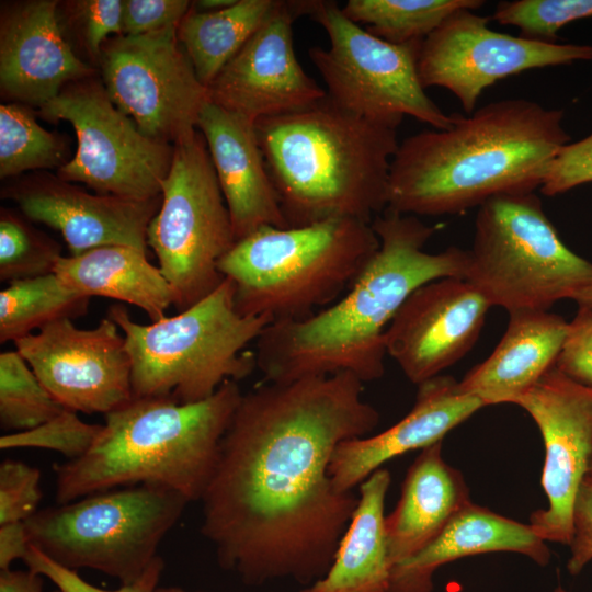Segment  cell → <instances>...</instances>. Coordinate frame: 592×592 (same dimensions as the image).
<instances>
[{
    "instance_id": "cell-4",
    "label": "cell",
    "mask_w": 592,
    "mask_h": 592,
    "mask_svg": "<svg viewBox=\"0 0 592 592\" xmlns=\"http://www.w3.org/2000/svg\"><path fill=\"white\" fill-rule=\"evenodd\" d=\"M287 227L349 218L372 224L387 208L397 128L355 116L327 96L255 122Z\"/></svg>"
},
{
    "instance_id": "cell-13",
    "label": "cell",
    "mask_w": 592,
    "mask_h": 592,
    "mask_svg": "<svg viewBox=\"0 0 592 592\" xmlns=\"http://www.w3.org/2000/svg\"><path fill=\"white\" fill-rule=\"evenodd\" d=\"M178 27L115 36L99 55L103 87L113 104L146 136L170 145L196 128L209 100Z\"/></svg>"
},
{
    "instance_id": "cell-30",
    "label": "cell",
    "mask_w": 592,
    "mask_h": 592,
    "mask_svg": "<svg viewBox=\"0 0 592 592\" xmlns=\"http://www.w3.org/2000/svg\"><path fill=\"white\" fill-rule=\"evenodd\" d=\"M481 0H349L341 7L356 24H366L373 35L392 43L423 41L451 14L477 10Z\"/></svg>"
},
{
    "instance_id": "cell-2",
    "label": "cell",
    "mask_w": 592,
    "mask_h": 592,
    "mask_svg": "<svg viewBox=\"0 0 592 592\" xmlns=\"http://www.w3.org/2000/svg\"><path fill=\"white\" fill-rule=\"evenodd\" d=\"M372 227L379 248L344 296L300 320L270 323L255 341L257 367L265 382L349 372L363 383L385 374V334L407 298L421 285L464 278L467 250L429 253L436 228L417 216L386 208Z\"/></svg>"
},
{
    "instance_id": "cell-19",
    "label": "cell",
    "mask_w": 592,
    "mask_h": 592,
    "mask_svg": "<svg viewBox=\"0 0 592 592\" xmlns=\"http://www.w3.org/2000/svg\"><path fill=\"white\" fill-rule=\"evenodd\" d=\"M5 196L29 220L59 231L70 255L103 246L147 251V229L161 204V195L138 201L91 194L60 178L21 183L7 190Z\"/></svg>"
},
{
    "instance_id": "cell-24",
    "label": "cell",
    "mask_w": 592,
    "mask_h": 592,
    "mask_svg": "<svg viewBox=\"0 0 592 592\" xmlns=\"http://www.w3.org/2000/svg\"><path fill=\"white\" fill-rule=\"evenodd\" d=\"M513 551L548 563L550 551L533 528L483 506L468 503L423 549L391 568L388 592H431L437 568L463 557Z\"/></svg>"
},
{
    "instance_id": "cell-36",
    "label": "cell",
    "mask_w": 592,
    "mask_h": 592,
    "mask_svg": "<svg viewBox=\"0 0 592 592\" xmlns=\"http://www.w3.org/2000/svg\"><path fill=\"white\" fill-rule=\"evenodd\" d=\"M41 471L23 462L0 464V525L26 522L42 500Z\"/></svg>"
},
{
    "instance_id": "cell-23",
    "label": "cell",
    "mask_w": 592,
    "mask_h": 592,
    "mask_svg": "<svg viewBox=\"0 0 592 592\" xmlns=\"http://www.w3.org/2000/svg\"><path fill=\"white\" fill-rule=\"evenodd\" d=\"M569 322L544 310L509 314L504 334L493 352L458 382V389L485 406L514 403L556 365Z\"/></svg>"
},
{
    "instance_id": "cell-3",
    "label": "cell",
    "mask_w": 592,
    "mask_h": 592,
    "mask_svg": "<svg viewBox=\"0 0 592 592\" xmlns=\"http://www.w3.org/2000/svg\"><path fill=\"white\" fill-rule=\"evenodd\" d=\"M446 129L399 144L387 208L412 216L457 215L491 197L534 192L558 150L570 143L563 111L526 99L486 104Z\"/></svg>"
},
{
    "instance_id": "cell-5",
    "label": "cell",
    "mask_w": 592,
    "mask_h": 592,
    "mask_svg": "<svg viewBox=\"0 0 592 592\" xmlns=\"http://www.w3.org/2000/svg\"><path fill=\"white\" fill-rule=\"evenodd\" d=\"M241 397L238 382L226 380L213 396L193 403L133 398L105 414L88 453L54 466L57 504L141 483L201 501Z\"/></svg>"
},
{
    "instance_id": "cell-41",
    "label": "cell",
    "mask_w": 592,
    "mask_h": 592,
    "mask_svg": "<svg viewBox=\"0 0 592 592\" xmlns=\"http://www.w3.org/2000/svg\"><path fill=\"white\" fill-rule=\"evenodd\" d=\"M76 4L83 23L88 50L99 56L109 35H123V1L87 0Z\"/></svg>"
},
{
    "instance_id": "cell-21",
    "label": "cell",
    "mask_w": 592,
    "mask_h": 592,
    "mask_svg": "<svg viewBox=\"0 0 592 592\" xmlns=\"http://www.w3.org/2000/svg\"><path fill=\"white\" fill-rule=\"evenodd\" d=\"M92 72L61 34L57 1L23 3L2 20L0 83L11 98L41 107L66 83L87 79Z\"/></svg>"
},
{
    "instance_id": "cell-9",
    "label": "cell",
    "mask_w": 592,
    "mask_h": 592,
    "mask_svg": "<svg viewBox=\"0 0 592 592\" xmlns=\"http://www.w3.org/2000/svg\"><path fill=\"white\" fill-rule=\"evenodd\" d=\"M189 502L170 488L141 483L38 510L24 523L30 544L58 565L129 584L158 556Z\"/></svg>"
},
{
    "instance_id": "cell-45",
    "label": "cell",
    "mask_w": 592,
    "mask_h": 592,
    "mask_svg": "<svg viewBox=\"0 0 592 592\" xmlns=\"http://www.w3.org/2000/svg\"><path fill=\"white\" fill-rule=\"evenodd\" d=\"M237 0H200L196 2V7L202 11H218L235 4Z\"/></svg>"
},
{
    "instance_id": "cell-8",
    "label": "cell",
    "mask_w": 592,
    "mask_h": 592,
    "mask_svg": "<svg viewBox=\"0 0 592 592\" xmlns=\"http://www.w3.org/2000/svg\"><path fill=\"white\" fill-rule=\"evenodd\" d=\"M464 280L490 307L547 311L592 280V263L563 243L534 192L503 194L478 207Z\"/></svg>"
},
{
    "instance_id": "cell-16",
    "label": "cell",
    "mask_w": 592,
    "mask_h": 592,
    "mask_svg": "<svg viewBox=\"0 0 592 592\" xmlns=\"http://www.w3.org/2000/svg\"><path fill=\"white\" fill-rule=\"evenodd\" d=\"M514 403L532 417L545 444L548 506L531 514L530 526L545 542L569 545L576 497L592 460V387L555 365Z\"/></svg>"
},
{
    "instance_id": "cell-7",
    "label": "cell",
    "mask_w": 592,
    "mask_h": 592,
    "mask_svg": "<svg viewBox=\"0 0 592 592\" xmlns=\"http://www.w3.org/2000/svg\"><path fill=\"white\" fill-rule=\"evenodd\" d=\"M106 316L125 337L134 398L177 403L205 400L226 380L249 376L257 362L244 349L271 323L238 312L234 284L226 277L195 305L149 325L134 321L119 304L110 306Z\"/></svg>"
},
{
    "instance_id": "cell-1",
    "label": "cell",
    "mask_w": 592,
    "mask_h": 592,
    "mask_svg": "<svg viewBox=\"0 0 592 592\" xmlns=\"http://www.w3.org/2000/svg\"><path fill=\"white\" fill-rule=\"evenodd\" d=\"M363 384L340 372L242 394L201 499V533L221 569L253 587H308L327 573L358 501L333 488L332 454L379 422Z\"/></svg>"
},
{
    "instance_id": "cell-38",
    "label": "cell",
    "mask_w": 592,
    "mask_h": 592,
    "mask_svg": "<svg viewBox=\"0 0 592 592\" xmlns=\"http://www.w3.org/2000/svg\"><path fill=\"white\" fill-rule=\"evenodd\" d=\"M592 182V133L562 146L548 163L539 190L555 196Z\"/></svg>"
},
{
    "instance_id": "cell-46",
    "label": "cell",
    "mask_w": 592,
    "mask_h": 592,
    "mask_svg": "<svg viewBox=\"0 0 592 592\" xmlns=\"http://www.w3.org/2000/svg\"><path fill=\"white\" fill-rule=\"evenodd\" d=\"M578 306L592 305V280L582 287L572 298Z\"/></svg>"
},
{
    "instance_id": "cell-18",
    "label": "cell",
    "mask_w": 592,
    "mask_h": 592,
    "mask_svg": "<svg viewBox=\"0 0 592 592\" xmlns=\"http://www.w3.org/2000/svg\"><path fill=\"white\" fill-rule=\"evenodd\" d=\"M489 308L464 278L428 282L412 292L389 325L387 355L412 384L420 385L470 351Z\"/></svg>"
},
{
    "instance_id": "cell-49",
    "label": "cell",
    "mask_w": 592,
    "mask_h": 592,
    "mask_svg": "<svg viewBox=\"0 0 592 592\" xmlns=\"http://www.w3.org/2000/svg\"><path fill=\"white\" fill-rule=\"evenodd\" d=\"M555 592H568V591H566V590H565L563 588H561V587H558V588L555 590Z\"/></svg>"
},
{
    "instance_id": "cell-15",
    "label": "cell",
    "mask_w": 592,
    "mask_h": 592,
    "mask_svg": "<svg viewBox=\"0 0 592 592\" xmlns=\"http://www.w3.org/2000/svg\"><path fill=\"white\" fill-rule=\"evenodd\" d=\"M14 346L65 409L105 415L134 398L125 337L107 316L91 329L60 319Z\"/></svg>"
},
{
    "instance_id": "cell-29",
    "label": "cell",
    "mask_w": 592,
    "mask_h": 592,
    "mask_svg": "<svg viewBox=\"0 0 592 592\" xmlns=\"http://www.w3.org/2000/svg\"><path fill=\"white\" fill-rule=\"evenodd\" d=\"M90 297L65 287L55 273L8 283L0 292V342H15L45 326L87 314Z\"/></svg>"
},
{
    "instance_id": "cell-35",
    "label": "cell",
    "mask_w": 592,
    "mask_h": 592,
    "mask_svg": "<svg viewBox=\"0 0 592 592\" xmlns=\"http://www.w3.org/2000/svg\"><path fill=\"white\" fill-rule=\"evenodd\" d=\"M103 424L82 421L78 412L64 409L47 422L26 431L7 433L0 437V448H44L58 452L68 460L83 456L96 442Z\"/></svg>"
},
{
    "instance_id": "cell-44",
    "label": "cell",
    "mask_w": 592,
    "mask_h": 592,
    "mask_svg": "<svg viewBox=\"0 0 592 592\" xmlns=\"http://www.w3.org/2000/svg\"><path fill=\"white\" fill-rule=\"evenodd\" d=\"M43 576L27 570H0V592H43Z\"/></svg>"
},
{
    "instance_id": "cell-12",
    "label": "cell",
    "mask_w": 592,
    "mask_h": 592,
    "mask_svg": "<svg viewBox=\"0 0 592 592\" xmlns=\"http://www.w3.org/2000/svg\"><path fill=\"white\" fill-rule=\"evenodd\" d=\"M49 121L69 122L77 135L75 156L58 178L99 194L148 201L161 195L173 145L146 136L109 98L103 83L83 79L39 107Z\"/></svg>"
},
{
    "instance_id": "cell-27",
    "label": "cell",
    "mask_w": 592,
    "mask_h": 592,
    "mask_svg": "<svg viewBox=\"0 0 592 592\" xmlns=\"http://www.w3.org/2000/svg\"><path fill=\"white\" fill-rule=\"evenodd\" d=\"M147 251L128 246H103L61 257L54 273L68 289L87 297H106L137 306L152 322L166 317L174 295Z\"/></svg>"
},
{
    "instance_id": "cell-48",
    "label": "cell",
    "mask_w": 592,
    "mask_h": 592,
    "mask_svg": "<svg viewBox=\"0 0 592 592\" xmlns=\"http://www.w3.org/2000/svg\"><path fill=\"white\" fill-rule=\"evenodd\" d=\"M587 477H589L590 479H592V460H591V463H590V467H589V471H588Z\"/></svg>"
},
{
    "instance_id": "cell-32",
    "label": "cell",
    "mask_w": 592,
    "mask_h": 592,
    "mask_svg": "<svg viewBox=\"0 0 592 592\" xmlns=\"http://www.w3.org/2000/svg\"><path fill=\"white\" fill-rule=\"evenodd\" d=\"M64 409L15 349L0 354V425L7 433L34 429Z\"/></svg>"
},
{
    "instance_id": "cell-20",
    "label": "cell",
    "mask_w": 592,
    "mask_h": 592,
    "mask_svg": "<svg viewBox=\"0 0 592 592\" xmlns=\"http://www.w3.org/2000/svg\"><path fill=\"white\" fill-rule=\"evenodd\" d=\"M486 407L463 394L452 376L437 375L418 385L410 412L387 430L340 443L329 475L338 492H350L386 462L441 442L446 433Z\"/></svg>"
},
{
    "instance_id": "cell-50",
    "label": "cell",
    "mask_w": 592,
    "mask_h": 592,
    "mask_svg": "<svg viewBox=\"0 0 592 592\" xmlns=\"http://www.w3.org/2000/svg\"><path fill=\"white\" fill-rule=\"evenodd\" d=\"M54 592H60V591L57 590V591H54Z\"/></svg>"
},
{
    "instance_id": "cell-6",
    "label": "cell",
    "mask_w": 592,
    "mask_h": 592,
    "mask_svg": "<svg viewBox=\"0 0 592 592\" xmlns=\"http://www.w3.org/2000/svg\"><path fill=\"white\" fill-rule=\"evenodd\" d=\"M379 248L372 224L337 218L262 227L236 241L218 270L242 316L300 320L333 304Z\"/></svg>"
},
{
    "instance_id": "cell-42",
    "label": "cell",
    "mask_w": 592,
    "mask_h": 592,
    "mask_svg": "<svg viewBox=\"0 0 592 592\" xmlns=\"http://www.w3.org/2000/svg\"><path fill=\"white\" fill-rule=\"evenodd\" d=\"M571 555L567 569L578 574L592 560V479L581 482L573 505V533L569 544Z\"/></svg>"
},
{
    "instance_id": "cell-40",
    "label": "cell",
    "mask_w": 592,
    "mask_h": 592,
    "mask_svg": "<svg viewBox=\"0 0 592 592\" xmlns=\"http://www.w3.org/2000/svg\"><path fill=\"white\" fill-rule=\"evenodd\" d=\"M187 0H124L123 35H141L179 25L191 9Z\"/></svg>"
},
{
    "instance_id": "cell-22",
    "label": "cell",
    "mask_w": 592,
    "mask_h": 592,
    "mask_svg": "<svg viewBox=\"0 0 592 592\" xmlns=\"http://www.w3.org/2000/svg\"><path fill=\"white\" fill-rule=\"evenodd\" d=\"M196 128L206 141L236 241L262 227L286 228L255 123L208 100Z\"/></svg>"
},
{
    "instance_id": "cell-34",
    "label": "cell",
    "mask_w": 592,
    "mask_h": 592,
    "mask_svg": "<svg viewBox=\"0 0 592 592\" xmlns=\"http://www.w3.org/2000/svg\"><path fill=\"white\" fill-rule=\"evenodd\" d=\"M592 16V0H515L500 2L491 20L521 30V36L556 42L566 24Z\"/></svg>"
},
{
    "instance_id": "cell-31",
    "label": "cell",
    "mask_w": 592,
    "mask_h": 592,
    "mask_svg": "<svg viewBox=\"0 0 592 592\" xmlns=\"http://www.w3.org/2000/svg\"><path fill=\"white\" fill-rule=\"evenodd\" d=\"M66 145L44 129L32 113L15 103L0 105V177L62 167Z\"/></svg>"
},
{
    "instance_id": "cell-28",
    "label": "cell",
    "mask_w": 592,
    "mask_h": 592,
    "mask_svg": "<svg viewBox=\"0 0 592 592\" xmlns=\"http://www.w3.org/2000/svg\"><path fill=\"white\" fill-rule=\"evenodd\" d=\"M277 1L237 0L218 11H197L191 5L179 24L178 36L203 86H210L272 13Z\"/></svg>"
},
{
    "instance_id": "cell-10",
    "label": "cell",
    "mask_w": 592,
    "mask_h": 592,
    "mask_svg": "<svg viewBox=\"0 0 592 592\" xmlns=\"http://www.w3.org/2000/svg\"><path fill=\"white\" fill-rule=\"evenodd\" d=\"M236 237L206 141L195 128L173 144L161 204L149 223L147 246L172 288L178 312L212 294Z\"/></svg>"
},
{
    "instance_id": "cell-26",
    "label": "cell",
    "mask_w": 592,
    "mask_h": 592,
    "mask_svg": "<svg viewBox=\"0 0 592 592\" xmlns=\"http://www.w3.org/2000/svg\"><path fill=\"white\" fill-rule=\"evenodd\" d=\"M390 474L379 468L358 486L351 521L327 573L300 592H388L391 574L385 528Z\"/></svg>"
},
{
    "instance_id": "cell-47",
    "label": "cell",
    "mask_w": 592,
    "mask_h": 592,
    "mask_svg": "<svg viewBox=\"0 0 592 592\" xmlns=\"http://www.w3.org/2000/svg\"><path fill=\"white\" fill-rule=\"evenodd\" d=\"M156 592H187L179 587H158Z\"/></svg>"
},
{
    "instance_id": "cell-33",
    "label": "cell",
    "mask_w": 592,
    "mask_h": 592,
    "mask_svg": "<svg viewBox=\"0 0 592 592\" xmlns=\"http://www.w3.org/2000/svg\"><path fill=\"white\" fill-rule=\"evenodd\" d=\"M60 246L15 212L0 214V280L12 282L54 273Z\"/></svg>"
},
{
    "instance_id": "cell-43",
    "label": "cell",
    "mask_w": 592,
    "mask_h": 592,
    "mask_svg": "<svg viewBox=\"0 0 592 592\" xmlns=\"http://www.w3.org/2000/svg\"><path fill=\"white\" fill-rule=\"evenodd\" d=\"M30 546L24 522L0 525V570L10 569L18 559L23 560Z\"/></svg>"
},
{
    "instance_id": "cell-11",
    "label": "cell",
    "mask_w": 592,
    "mask_h": 592,
    "mask_svg": "<svg viewBox=\"0 0 592 592\" xmlns=\"http://www.w3.org/2000/svg\"><path fill=\"white\" fill-rule=\"evenodd\" d=\"M307 14L329 38L328 48L312 46L308 55L332 103L355 116L395 128L405 116L434 129L451 126L452 115L429 98L419 78L423 41L386 42L348 19L334 1L310 0Z\"/></svg>"
},
{
    "instance_id": "cell-25",
    "label": "cell",
    "mask_w": 592,
    "mask_h": 592,
    "mask_svg": "<svg viewBox=\"0 0 592 592\" xmlns=\"http://www.w3.org/2000/svg\"><path fill=\"white\" fill-rule=\"evenodd\" d=\"M470 502L463 474L442 457V441L423 448L385 517L391 568L423 549Z\"/></svg>"
},
{
    "instance_id": "cell-39",
    "label": "cell",
    "mask_w": 592,
    "mask_h": 592,
    "mask_svg": "<svg viewBox=\"0 0 592 592\" xmlns=\"http://www.w3.org/2000/svg\"><path fill=\"white\" fill-rule=\"evenodd\" d=\"M556 367L572 379L592 387V305H581L569 322Z\"/></svg>"
},
{
    "instance_id": "cell-37",
    "label": "cell",
    "mask_w": 592,
    "mask_h": 592,
    "mask_svg": "<svg viewBox=\"0 0 592 592\" xmlns=\"http://www.w3.org/2000/svg\"><path fill=\"white\" fill-rule=\"evenodd\" d=\"M23 561L27 569L49 579L60 592H156L164 569L163 559L157 556L133 583L121 584L116 590H105L89 583L76 570L58 565L31 544Z\"/></svg>"
},
{
    "instance_id": "cell-14",
    "label": "cell",
    "mask_w": 592,
    "mask_h": 592,
    "mask_svg": "<svg viewBox=\"0 0 592 592\" xmlns=\"http://www.w3.org/2000/svg\"><path fill=\"white\" fill-rule=\"evenodd\" d=\"M489 16L462 9L421 44L418 72L424 89L442 87L471 114L482 91L522 71L592 59V46L512 36L488 27Z\"/></svg>"
},
{
    "instance_id": "cell-17",
    "label": "cell",
    "mask_w": 592,
    "mask_h": 592,
    "mask_svg": "<svg viewBox=\"0 0 592 592\" xmlns=\"http://www.w3.org/2000/svg\"><path fill=\"white\" fill-rule=\"evenodd\" d=\"M308 1H277L275 9L207 88L217 105L252 122L307 109L327 96L299 64L293 23Z\"/></svg>"
}]
</instances>
